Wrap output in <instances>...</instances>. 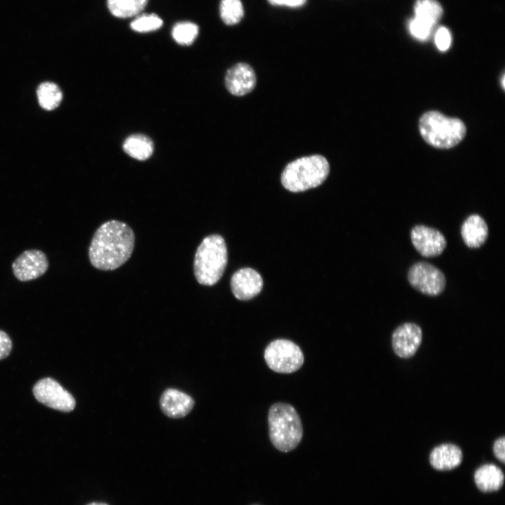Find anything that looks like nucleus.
Listing matches in <instances>:
<instances>
[{
	"label": "nucleus",
	"instance_id": "nucleus-1",
	"mask_svg": "<svg viewBox=\"0 0 505 505\" xmlns=\"http://www.w3.org/2000/svg\"><path fill=\"white\" fill-rule=\"evenodd\" d=\"M135 245V234L126 223L109 220L96 230L88 249L91 264L102 271H112L130 257Z\"/></svg>",
	"mask_w": 505,
	"mask_h": 505
},
{
	"label": "nucleus",
	"instance_id": "nucleus-2",
	"mask_svg": "<svg viewBox=\"0 0 505 505\" xmlns=\"http://www.w3.org/2000/svg\"><path fill=\"white\" fill-rule=\"evenodd\" d=\"M269 439L276 449L288 452L295 449L302 440L303 427L293 406L278 402L268 412Z\"/></svg>",
	"mask_w": 505,
	"mask_h": 505
},
{
	"label": "nucleus",
	"instance_id": "nucleus-3",
	"mask_svg": "<svg viewBox=\"0 0 505 505\" xmlns=\"http://www.w3.org/2000/svg\"><path fill=\"white\" fill-rule=\"evenodd\" d=\"M227 258V245L220 235L205 237L197 248L194 261V273L198 283L208 286L217 283L224 272Z\"/></svg>",
	"mask_w": 505,
	"mask_h": 505
},
{
	"label": "nucleus",
	"instance_id": "nucleus-4",
	"mask_svg": "<svg viewBox=\"0 0 505 505\" xmlns=\"http://www.w3.org/2000/svg\"><path fill=\"white\" fill-rule=\"evenodd\" d=\"M329 171V163L323 156H304L285 166L281 175V183L290 191H304L321 184Z\"/></svg>",
	"mask_w": 505,
	"mask_h": 505
},
{
	"label": "nucleus",
	"instance_id": "nucleus-5",
	"mask_svg": "<svg viewBox=\"0 0 505 505\" xmlns=\"http://www.w3.org/2000/svg\"><path fill=\"white\" fill-rule=\"evenodd\" d=\"M419 129L426 143L439 149L456 146L466 133V126L460 119L446 116L436 111H430L422 116Z\"/></svg>",
	"mask_w": 505,
	"mask_h": 505
},
{
	"label": "nucleus",
	"instance_id": "nucleus-6",
	"mask_svg": "<svg viewBox=\"0 0 505 505\" xmlns=\"http://www.w3.org/2000/svg\"><path fill=\"white\" fill-rule=\"evenodd\" d=\"M264 358L267 366L274 372L289 374L298 370L304 357L299 346L286 339L271 341L265 348Z\"/></svg>",
	"mask_w": 505,
	"mask_h": 505
},
{
	"label": "nucleus",
	"instance_id": "nucleus-7",
	"mask_svg": "<svg viewBox=\"0 0 505 505\" xmlns=\"http://www.w3.org/2000/svg\"><path fill=\"white\" fill-rule=\"evenodd\" d=\"M410 284L419 292L429 296H437L443 292L446 279L436 267L425 262L414 264L409 269Z\"/></svg>",
	"mask_w": 505,
	"mask_h": 505
},
{
	"label": "nucleus",
	"instance_id": "nucleus-8",
	"mask_svg": "<svg viewBox=\"0 0 505 505\" xmlns=\"http://www.w3.org/2000/svg\"><path fill=\"white\" fill-rule=\"evenodd\" d=\"M33 393L39 402L59 411L68 412L76 405L72 395L50 377L38 381L33 387Z\"/></svg>",
	"mask_w": 505,
	"mask_h": 505
},
{
	"label": "nucleus",
	"instance_id": "nucleus-9",
	"mask_svg": "<svg viewBox=\"0 0 505 505\" xmlns=\"http://www.w3.org/2000/svg\"><path fill=\"white\" fill-rule=\"evenodd\" d=\"M410 237L417 251L426 257L440 255L447 245L446 239L440 231L422 224L412 229Z\"/></svg>",
	"mask_w": 505,
	"mask_h": 505
},
{
	"label": "nucleus",
	"instance_id": "nucleus-10",
	"mask_svg": "<svg viewBox=\"0 0 505 505\" xmlns=\"http://www.w3.org/2000/svg\"><path fill=\"white\" fill-rule=\"evenodd\" d=\"M48 267L45 254L38 250H25L12 264L15 276L21 281H27L42 276Z\"/></svg>",
	"mask_w": 505,
	"mask_h": 505
},
{
	"label": "nucleus",
	"instance_id": "nucleus-11",
	"mask_svg": "<svg viewBox=\"0 0 505 505\" xmlns=\"http://www.w3.org/2000/svg\"><path fill=\"white\" fill-rule=\"evenodd\" d=\"M422 340L421 328L412 323H405L394 330L391 339L392 348L400 358H408L417 352Z\"/></svg>",
	"mask_w": 505,
	"mask_h": 505
},
{
	"label": "nucleus",
	"instance_id": "nucleus-12",
	"mask_svg": "<svg viewBox=\"0 0 505 505\" xmlns=\"http://www.w3.org/2000/svg\"><path fill=\"white\" fill-rule=\"evenodd\" d=\"M263 281L258 272L251 268H243L235 272L231 279V288L236 298L249 300L262 290Z\"/></svg>",
	"mask_w": 505,
	"mask_h": 505
},
{
	"label": "nucleus",
	"instance_id": "nucleus-13",
	"mask_svg": "<svg viewBox=\"0 0 505 505\" xmlns=\"http://www.w3.org/2000/svg\"><path fill=\"white\" fill-rule=\"evenodd\" d=\"M256 84V75L248 64L239 62L227 72L225 85L231 94L244 95L253 90Z\"/></svg>",
	"mask_w": 505,
	"mask_h": 505
},
{
	"label": "nucleus",
	"instance_id": "nucleus-14",
	"mask_svg": "<svg viewBox=\"0 0 505 505\" xmlns=\"http://www.w3.org/2000/svg\"><path fill=\"white\" fill-rule=\"evenodd\" d=\"M194 404V400L191 396L174 389L166 390L160 398L162 412L172 418L186 416L193 408Z\"/></svg>",
	"mask_w": 505,
	"mask_h": 505
},
{
	"label": "nucleus",
	"instance_id": "nucleus-15",
	"mask_svg": "<svg viewBox=\"0 0 505 505\" xmlns=\"http://www.w3.org/2000/svg\"><path fill=\"white\" fill-rule=\"evenodd\" d=\"M462 451L457 445L444 443L434 447L429 455V462L438 471H449L458 466L462 461Z\"/></svg>",
	"mask_w": 505,
	"mask_h": 505
},
{
	"label": "nucleus",
	"instance_id": "nucleus-16",
	"mask_svg": "<svg viewBox=\"0 0 505 505\" xmlns=\"http://www.w3.org/2000/svg\"><path fill=\"white\" fill-rule=\"evenodd\" d=\"M461 235L464 243L469 248H480L487 238V224L479 215H471L462 224Z\"/></svg>",
	"mask_w": 505,
	"mask_h": 505
},
{
	"label": "nucleus",
	"instance_id": "nucleus-17",
	"mask_svg": "<svg viewBox=\"0 0 505 505\" xmlns=\"http://www.w3.org/2000/svg\"><path fill=\"white\" fill-rule=\"evenodd\" d=\"M474 481L482 492H490L499 490L504 481L502 471L496 465L488 464L480 466L474 473Z\"/></svg>",
	"mask_w": 505,
	"mask_h": 505
},
{
	"label": "nucleus",
	"instance_id": "nucleus-18",
	"mask_svg": "<svg viewBox=\"0 0 505 505\" xmlns=\"http://www.w3.org/2000/svg\"><path fill=\"white\" fill-rule=\"evenodd\" d=\"M123 148L125 152L131 157L144 161L152 154L154 144L152 141L145 135H133L125 140Z\"/></svg>",
	"mask_w": 505,
	"mask_h": 505
},
{
	"label": "nucleus",
	"instance_id": "nucleus-19",
	"mask_svg": "<svg viewBox=\"0 0 505 505\" xmlns=\"http://www.w3.org/2000/svg\"><path fill=\"white\" fill-rule=\"evenodd\" d=\"M36 95L39 105L47 111L56 109L62 100V93L59 86L50 81L39 84Z\"/></svg>",
	"mask_w": 505,
	"mask_h": 505
},
{
	"label": "nucleus",
	"instance_id": "nucleus-20",
	"mask_svg": "<svg viewBox=\"0 0 505 505\" xmlns=\"http://www.w3.org/2000/svg\"><path fill=\"white\" fill-rule=\"evenodd\" d=\"M148 0H107L112 15L126 18L138 15L147 6Z\"/></svg>",
	"mask_w": 505,
	"mask_h": 505
},
{
	"label": "nucleus",
	"instance_id": "nucleus-21",
	"mask_svg": "<svg viewBox=\"0 0 505 505\" xmlns=\"http://www.w3.org/2000/svg\"><path fill=\"white\" fill-rule=\"evenodd\" d=\"M443 10L436 0H417L414 6L415 17L436 25L443 15Z\"/></svg>",
	"mask_w": 505,
	"mask_h": 505
},
{
	"label": "nucleus",
	"instance_id": "nucleus-22",
	"mask_svg": "<svg viewBox=\"0 0 505 505\" xmlns=\"http://www.w3.org/2000/svg\"><path fill=\"white\" fill-rule=\"evenodd\" d=\"M220 11L222 20L228 25L238 23L242 19L244 13L240 0H222Z\"/></svg>",
	"mask_w": 505,
	"mask_h": 505
},
{
	"label": "nucleus",
	"instance_id": "nucleus-23",
	"mask_svg": "<svg viewBox=\"0 0 505 505\" xmlns=\"http://www.w3.org/2000/svg\"><path fill=\"white\" fill-rule=\"evenodd\" d=\"M198 33V26L190 22L177 23L173 28L172 36L175 41L181 45H190Z\"/></svg>",
	"mask_w": 505,
	"mask_h": 505
},
{
	"label": "nucleus",
	"instance_id": "nucleus-24",
	"mask_svg": "<svg viewBox=\"0 0 505 505\" xmlns=\"http://www.w3.org/2000/svg\"><path fill=\"white\" fill-rule=\"evenodd\" d=\"M162 25L163 21L157 15L144 14L133 20L130 27L138 32H148L159 29Z\"/></svg>",
	"mask_w": 505,
	"mask_h": 505
},
{
	"label": "nucleus",
	"instance_id": "nucleus-25",
	"mask_svg": "<svg viewBox=\"0 0 505 505\" xmlns=\"http://www.w3.org/2000/svg\"><path fill=\"white\" fill-rule=\"evenodd\" d=\"M434 27V25L415 16L408 22V29L410 34L419 41L427 40L431 36Z\"/></svg>",
	"mask_w": 505,
	"mask_h": 505
},
{
	"label": "nucleus",
	"instance_id": "nucleus-26",
	"mask_svg": "<svg viewBox=\"0 0 505 505\" xmlns=\"http://www.w3.org/2000/svg\"><path fill=\"white\" fill-rule=\"evenodd\" d=\"M434 41L439 50H447L450 48L452 41L450 32L445 27H439L435 33Z\"/></svg>",
	"mask_w": 505,
	"mask_h": 505
},
{
	"label": "nucleus",
	"instance_id": "nucleus-27",
	"mask_svg": "<svg viewBox=\"0 0 505 505\" xmlns=\"http://www.w3.org/2000/svg\"><path fill=\"white\" fill-rule=\"evenodd\" d=\"M12 349V342L5 332L0 330V360L6 358Z\"/></svg>",
	"mask_w": 505,
	"mask_h": 505
},
{
	"label": "nucleus",
	"instance_id": "nucleus-28",
	"mask_svg": "<svg viewBox=\"0 0 505 505\" xmlns=\"http://www.w3.org/2000/svg\"><path fill=\"white\" fill-rule=\"evenodd\" d=\"M493 452L494 456L501 462L505 460V438L504 436L497 438L493 445Z\"/></svg>",
	"mask_w": 505,
	"mask_h": 505
},
{
	"label": "nucleus",
	"instance_id": "nucleus-29",
	"mask_svg": "<svg viewBox=\"0 0 505 505\" xmlns=\"http://www.w3.org/2000/svg\"><path fill=\"white\" fill-rule=\"evenodd\" d=\"M274 6H283L290 8H297L303 6L307 0H267Z\"/></svg>",
	"mask_w": 505,
	"mask_h": 505
},
{
	"label": "nucleus",
	"instance_id": "nucleus-30",
	"mask_svg": "<svg viewBox=\"0 0 505 505\" xmlns=\"http://www.w3.org/2000/svg\"><path fill=\"white\" fill-rule=\"evenodd\" d=\"M86 505H108V504L106 503H104V502L93 501V502L88 503Z\"/></svg>",
	"mask_w": 505,
	"mask_h": 505
},
{
	"label": "nucleus",
	"instance_id": "nucleus-31",
	"mask_svg": "<svg viewBox=\"0 0 505 505\" xmlns=\"http://www.w3.org/2000/svg\"><path fill=\"white\" fill-rule=\"evenodd\" d=\"M504 76H503L501 79V85L503 88H504Z\"/></svg>",
	"mask_w": 505,
	"mask_h": 505
}]
</instances>
